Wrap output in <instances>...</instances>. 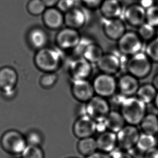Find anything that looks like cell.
I'll return each instance as SVG.
<instances>
[{
  "label": "cell",
  "mask_w": 158,
  "mask_h": 158,
  "mask_svg": "<svg viewBox=\"0 0 158 158\" xmlns=\"http://www.w3.org/2000/svg\"><path fill=\"white\" fill-rule=\"evenodd\" d=\"M123 16L129 25L139 28L146 22V9L138 3L131 4L124 9Z\"/></svg>",
  "instance_id": "obj_15"
},
{
  "label": "cell",
  "mask_w": 158,
  "mask_h": 158,
  "mask_svg": "<svg viewBox=\"0 0 158 158\" xmlns=\"http://www.w3.org/2000/svg\"><path fill=\"white\" fill-rule=\"evenodd\" d=\"M82 37L78 30L73 28H61L56 36L58 47L64 50L74 49L79 45Z\"/></svg>",
  "instance_id": "obj_8"
},
{
  "label": "cell",
  "mask_w": 158,
  "mask_h": 158,
  "mask_svg": "<svg viewBox=\"0 0 158 158\" xmlns=\"http://www.w3.org/2000/svg\"><path fill=\"white\" fill-rule=\"evenodd\" d=\"M129 73L138 78H143L150 75L152 70L151 60L146 53L139 52L132 56L127 63Z\"/></svg>",
  "instance_id": "obj_4"
},
{
  "label": "cell",
  "mask_w": 158,
  "mask_h": 158,
  "mask_svg": "<svg viewBox=\"0 0 158 158\" xmlns=\"http://www.w3.org/2000/svg\"><path fill=\"white\" fill-rule=\"evenodd\" d=\"M86 158H111L109 153L105 152L99 151L94 152V153L91 154L90 156H86Z\"/></svg>",
  "instance_id": "obj_41"
},
{
  "label": "cell",
  "mask_w": 158,
  "mask_h": 158,
  "mask_svg": "<svg viewBox=\"0 0 158 158\" xmlns=\"http://www.w3.org/2000/svg\"><path fill=\"white\" fill-rule=\"evenodd\" d=\"M104 0H81L84 6L86 8L95 10L99 8Z\"/></svg>",
  "instance_id": "obj_38"
},
{
  "label": "cell",
  "mask_w": 158,
  "mask_h": 158,
  "mask_svg": "<svg viewBox=\"0 0 158 158\" xmlns=\"http://www.w3.org/2000/svg\"><path fill=\"white\" fill-rule=\"evenodd\" d=\"M102 73L114 75L117 73L122 68V61L114 53H104L97 63Z\"/></svg>",
  "instance_id": "obj_18"
},
{
  "label": "cell",
  "mask_w": 158,
  "mask_h": 158,
  "mask_svg": "<svg viewBox=\"0 0 158 158\" xmlns=\"http://www.w3.org/2000/svg\"><path fill=\"white\" fill-rule=\"evenodd\" d=\"M152 84L156 89V90H158V74L154 77Z\"/></svg>",
  "instance_id": "obj_43"
},
{
  "label": "cell",
  "mask_w": 158,
  "mask_h": 158,
  "mask_svg": "<svg viewBox=\"0 0 158 158\" xmlns=\"http://www.w3.org/2000/svg\"><path fill=\"white\" fill-rule=\"evenodd\" d=\"M96 131V122L87 114L78 118L73 126V134L79 139L92 137Z\"/></svg>",
  "instance_id": "obj_12"
},
{
  "label": "cell",
  "mask_w": 158,
  "mask_h": 158,
  "mask_svg": "<svg viewBox=\"0 0 158 158\" xmlns=\"http://www.w3.org/2000/svg\"></svg>",
  "instance_id": "obj_45"
},
{
  "label": "cell",
  "mask_w": 158,
  "mask_h": 158,
  "mask_svg": "<svg viewBox=\"0 0 158 158\" xmlns=\"http://www.w3.org/2000/svg\"><path fill=\"white\" fill-rule=\"evenodd\" d=\"M44 26L51 30H58L64 24V14L56 7H48L42 14Z\"/></svg>",
  "instance_id": "obj_16"
},
{
  "label": "cell",
  "mask_w": 158,
  "mask_h": 158,
  "mask_svg": "<svg viewBox=\"0 0 158 158\" xmlns=\"http://www.w3.org/2000/svg\"><path fill=\"white\" fill-rule=\"evenodd\" d=\"M154 103H155V105L156 106V107L158 109V93H157L156 98L154 99Z\"/></svg>",
  "instance_id": "obj_44"
},
{
  "label": "cell",
  "mask_w": 158,
  "mask_h": 158,
  "mask_svg": "<svg viewBox=\"0 0 158 158\" xmlns=\"http://www.w3.org/2000/svg\"><path fill=\"white\" fill-rule=\"evenodd\" d=\"M77 150L80 154L88 156L98 150L96 139L90 137L80 139L77 143Z\"/></svg>",
  "instance_id": "obj_25"
},
{
  "label": "cell",
  "mask_w": 158,
  "mask_h": 158,
  "mask_svg": "<svg viewBox=\"0 0 158 158\" xmlns=\"http://www.w3.org/2000/svg\"><path fill=\"white\" fill-rule=\"evenodd\" d=\"M37 68L44 73H55L60 68L62 57L55 49L44 47L38 50L34 57Z\"/></svg>",
  "instance_id": "obj_2"
},
{
  "label": "cell",
  "mask_w": 158,
  "mask_h": 158,
  "mask_svg": "<svg viewBox=\"0 0 158 158\" xmlns=\"http://www.w3.org/2000/svg\"><path fill=\"white\" fill-rule=\"evenodd\" d=\"M140 135L138 129L135 125H125L117 133L118 148L130 152L135 148Z\"/></svg>",
  "instance_id": "obj_9"
},
{
  "label": "cell",
  "mask_w": 158,
  "mask_h": 158,
  "mask_svg": "<svg viewBox=\"0 0 158 158\" xmlns=\"http://www.w3.org/2000/svg\"><path fill=\"white\" fill-rule=\"evenodd\" d=\"M19 76L16 71L10 66L0 69V90L6 97H10L15 93Z\"/></svg>",
  "instance_id": "obj_10"
},
{
  "label": "cell",
  "mask_w": 158,
  "mask_h": 158,
  "mask_svg": "<svg viewBox=\"0 0 158 158\" xmlns=\"http://www.w3.org/2000/svg\"><path fill=\"white\" fill-rule=\"evenodd\" d=\"M104 55L103 49L98 44L89 42L84 48L81 56L91 63H97Z\"/></svg>",
  "instance_id": "obj_24"
},
{
  "label": "cell",
  "mask_w": 158,
  "mask_h": 158,
  "mask_svg": "<svg viewBox=\"0 0 158 158\" xmlns=\"http://www.w3.org/2000/svg\"><path fill=\"white\" fill-rule=\"evenodd\" d=\"M142 40L138 33L128 31L118 41V47L120 52L125 55L133 56L141 50Z\"/></svg>",
  "instance_id": "obj_7"
},
{
  "label": "cell",
  "mask_w": 158,
  "mask_h": 158,
  "mask_svg": "<svg viewBox=\"0 0 158 158\" xmlns=\"http://www.w3.org/2000/svg\"><path fill=\"white\" fill-rule=\"evenodd\" d=\"M58 79L57 75L55 73H46L41 77L40 84L44 89L52 88Z\"/></svg>",
  "instance_id": "obj_33"
},
{
  "label": "cell",
  "mask_w": 158,
  "mask_h": 158,
  "mask_svg": "<svg viewBox=\"0 0 158 158\" xmlns=\"http://www.w3.org/2000/svg\"><path fill=\"white\" fill-rule=\"evenodd\" d=\"M0 143L5 152L13 156L21 154L28 145L26 137L15 130L4 132L1 138Z\"/></svg>",
  "instance_id": "obj_3"
},
{
  "label": "cell",
  "mask_w": 158,
  "mask_h": 158,
  "mask_svg": "<svg viewBox=\"0 0 158 158\" xmlns=\"http://www.w3.org/2000/svg\"><path fill=\"white\" fill-rule=\"evenodd\" d=\"M21 158H44V153L40 146L28 145L22 152Z\"/></svg>",
  "instance_id": "obj_31"
},
{
  "label": "cell",
  "mask_w": 158,
  "mask_h": 158,
  "mask_svg": "<svg viewBox=\"0 0 158 158\" xmlns=\"http://www.w3.org/2000/svg\"><path fill=\"white\" fill-rule=\"evenodd\" d=\"M125 120L121 112L111 111L104 121L107 130L117 133L125 126Z\"/></svg>",
  "instance_id": "obj_23"
},
{
  "label": "cell",
  "mask_w": 158,
  "mask_h": 158,
  "mask_svg": "<svg viewBox=\"0 0 158 158\" xmlns=\"http://www.w3.org/2000/svg\"><path fill=\"white\" fill-rule=\"evenodd\" d=\"M103 29L106 36L113 41H118L126 32L125 24L121 18H103Z\"/></svg>",
  "instance_id": "obj_14"
},
{
  "label": "cell",
  "mask_w": 158,
  "mask_h": 158,
  "mask_svg": "<svg viewBox=\"0 0 158 158\" xmlns=\"http://www.w3.org/2000/svg\"><path fill=\"white\" fill-rule=\"evenodd\" d=\"M137 94L138 98L143 103L148 104L154 101L157 92L156 89L153 84H146L139 87Z\"/></svg>",
  "instance_id": "obj_28"
},
{
  "label": "cell",
  "mask_w": 158,
  "mask_h": 158,
  "mask_svg": "<svg viewBox=\"0 0 158 158\" xmlns=\"http://www.w3.org/2000/svg\"><path fill=\"white\" fill-rule=\"evenodd\" d=\"M56 7L65 14L77 6V0H60Z\"/></svg>",
  "instance_id": "obj_35"
},
{
  "label": "cell",
  "mask_w": 158,
  "mask_h": 158,
  "mask_svg": "<svg viewBox=\"0 0 158 158\" xmlns=\"http://www.w3.org/2000/svg\"><path fill=\"white\" fill-rule=\"evenodd\" d=\"M157 143L158 141L155 135L143 133L140 135L135 148L140 152L144 153L150 149L156 147Z\"/></svg>",
  "instance_id": "obj_27"
},
{
  "label": "cell",
  "mask_w": 158,
  "mask_h": 158,
  "mask_svg": "<svg viewBox=\"0 0 158 158\" xmlns=\"http://www.w3.org/2000/svg\"><path fill=\"white\" fill-rule=\"evenodd\" d=\"M140 124L145 133L156 135L158 133V117L154 114L145 115Z\"/></svg>",
  "instance_id": "obj_26"
},
{
  "label": "cell",
  "mask_w": 158,
  "mask_h": 158,
  "mask_svg": "<svg viewBox=\"0 0 158 158\" xmlns=\"http://www.w3.org/2000/svg\"><path fill=\"white\" fill-rule=\"evenodd\" d=\"M146 54L151 60L158 62V36L152 39L148 44Z\"/></svg>",
  "instance_id": "obj_32"
},
{
  "label": "cell",
  "mask_w": 158,
  "mask_h": 158,
  "mask_svg": "<svg viewBox=\"0 0 158 158\" xmlns=\"http://www.w3.org/2000/svg\"><path fill=\"white\" fill-rule=\"evenodd\" d=\"M28 41L30 45L36 49L45 47L48 42V36L45 30L40 28H33L28 34Z\"/></svg>",
  "instance_id": "obj_22"
},
{
  "label": "cell",
  "mask_w": 158,
  "mask_h": 158,
  "mask_svg": "<svg viewBox=\"0 0 158 158\" xmlns=\"http://www.w3.org/2000/svg\"><path fill=\"white\" fill-rule=\"evenodd\" d=\"M139 87L138 78L130 73L123 75L118 81V89L121 94L126 97L137 94Z\"/></svg>",
  "instance_id": "obj_20"
},
{
  "label": "cell",
  "mask_w": 158,
  "mask_h": 158,
  "mask_svg": "<svg viewBox=\"0 0 158 158\" xmlns=\"http://www.w3.org/2000/svg\"><path fill=\"white\" fill-rule=\"evenodd\" d=\"M71 91L77 101L86 103L90 101L95 94L93 84L88 79L73 81Z\"/></svg>",
  "instance_id": "obj_13"
},
{
  "label": "cell",
  "mask_w": 158,
  "mask_h": 158,
  "mask_svg": "<svg viewBox=\"0 0 158 158\" xmlns=\"http://www.w3.org/2000/svg\"><path fill=\"white\" fill-rule=\"evenodd\" d=\"M92 84L95 94L105 98L113 96L118 89V81L114 76L104 73L97 75Z\"/></svg>",
  "instance_id": "obj_6"
},
{
  "label": "cell",
  "mask_w": 158,
  "mask_h": 158,
  "mask_svg": "<svg viewBox=\"0 0 158 158\" xmlns=\"http://www.w3.org/2000/svg\"><path fill=\"white\" fill-rule=\"evenodd\" d=\"M98 150L102 152L110 153L117 148V133L110 131L106 130L100 133L96 139Z\"/></svg>",
  "instance_id": "obj_21"
},
{
  "label": "cell",
  "mask_w": 158,
  "mask_h": 158,
  "mask_svg": "<svg viewBox=\"0 0 158 158\" xmlns=\"http://www.w3.org/2000/svg\"><path fill=\"white\" fill-rule=\"evenodd\" d=\"M86 111L89 115L96 123L104 122L110 112V105L105 98L94 96L87 103Z\"/></svg>",
  "instance_id": "obj_5"
},
{
  "label": "cell",
  "mask_w": 158,
  "mask_h": 158,
  "mask_svg": "<svg viewBox=\"0 0 158 158\" xmlns=\"http://www.w3.org/2000/svg\"><path fill=\"white\" fill-rule=\"evenodd\" d=\"M146 104L138 97H127L122 103L121 113L129 125L140 124L145 116Z\"/></svg>",
  "instance_id": "obj_1"
},
{
  "label": "cell",
  "mask_w": 158,
  "mask_h": 158,
  "mask_svg": "<svg viewBox=\"0 0 158 158\" xmlns=\"http://www.w3.org/2000/svg\"><path fill=\"white\" fill-rule=\"evenodd\" d=\"M146 22L155 28L158 27V5L156 4L146 10Z\"/></svg>",
  "instance_id": "obj_34"
},
{
  "label": "cell",
  "mask_w": 158,
  "mask_h": 158,
  "mask_svg": "<svg viewBox=\"0 0 158 158\" xmlns=\"http://www.w3.org/2000/svg\"><path fill=\"white\" fill-rule=\"evenodd\" d=\"M92 63L83 56L71 60L69 65V73L73 81L88 79L92 73Z\"/></svg>",
  "instance_id": "obj_11"
},
{
  "label": "cell",
  "mask_w": 158,
  "mask_h": 158,
  "mask_svg": "<svg viewBox=\"0 0 158 158\" xmlns=\"http://www.w3.org/2000/svg\"><path fill=\"white\" fill-rule=\"evenodd\" d=\"M99 10L104 19H112L121 18L124 8L120 0H104Z\"/></svg>",
  "instance_id": "obj_19"
},
{
  "label": "cell",
  "mask_w": 158,
  "mask_h": 158,
  "mask_svg": "<svg viewBox=\"0 0 158 158\" xmlns=\"http://www.w3.org/2000/svg\"><path fill=\"white\" fill-rule=\"evenodd\" d=\"M59 1L60 0H42L47 8L56 6Z\"/></svg>",
  "instance_id": "obj_42"
},
{
  "label": "cell",
  "mask_w": 158,
  "mask_h": 158,
  "mask_svg": "<svg viewBox=\"0 0 158 158\" xmlns=\"http://www.w3.org/2000/svg\"><path fill=\"white\" fill-rule=\"evenodd\" d=\"M143 158H158V148H153L144 153Z\"/></svg>",
  "instance_id": "obj_40"
},
{
  "label": "cell",
  "mask_w": 158,
  "mask_h": 158,
  "mask_svg": "<svg viewBox=\"0 0 158 158\" xmlns=\"http://www.w3.org/2000/svg\"><path fill=\"white\" fill-rule=\"evenodd\" d=\"M156 28L147 22H145L139 27L138 34L141 40L144 41H151L154 39L156 34Z\"/></svg>",
  "instance_id": "obj_30"
},
{
  "label": "cell",
  "mask_w": 158,
  "mask_h": 158,
  "mask_svg": "<svg viewBox=\"0 0 158 158\" xmlns=\"http://www.w3.org/2000/svg\"><path fill=\"white\" fill-rule=\"evenodd\" d=\"M109 154L111 158H133L130 152L119 148H116Z\"/></svg>",
  "instance_id": "obj_37"
},
{
  "label": "cell",
  "mask_w": 158,
  "mask_h": 158,
  "mask_svg": "<svg viewBox=\"0 0 158 158\" xmlns=\"http://www.w3.org/2000/svg\"><path fill=\"white\" fill-rule=\"evenodd\" d=\"M26 138L28 145L40 146L43 141L42 137L40 133L35 131L29 133Z\"/></svg>",
  "instance_id": "obj_36"
},
{
  "label": "cell",
  "mask_w": 158,
  "mask_h": 158,
  "mask_svg": "<svg viewBox=\"0 0 158 158\" xmlns=\"http://www.w3.org/2000/svg\"><path fill=\"white\" fill-rule=\"evenodd\" d=\"M47 6L42 0H29L27 5V9L29 14L34 16L42 15Z\"/></svg>",
  "instance_id": "obj_29"
},
{
  "label": "cell",
  "mask_w": 158,
  "mask_h": 158,
  "mask_svg": "<svg viewBox=\"0 0 158 158\" xmlns=\"http://www.w3.org/2000/svg\"><path fill=\"white\" fill-rule=\"evenodd\" d=\"M87 22V15L83 9L77 6L64 14V24L67 27L79 30Z\"/></svg>",
  "instance_id": "obj_17"
},
{
  "label": "cell",
  "mask_w": 158,
  "mask_h": 158,
  "mask_svg": "<svg viewBox=\"0 0 158 158\" xmlns=\"http://www.w3.org/2000/svg\"><path fill=\"white\" fill-rule=\"evenodd\" d=\"M138 4L145 9L147 10L156 5V0H139Z\"/></svg>",
  "instance_id": "obj_39"
}]
</instances>
